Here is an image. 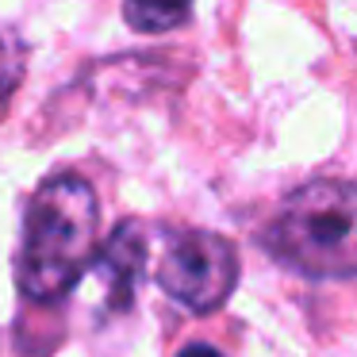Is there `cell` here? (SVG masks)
<instances>
[{
	"label": "cell",
	"instance_id": "obj_2",
	"mask_svg": "<svg viewBox=\"0 0 357 357\" xmlns=\"http://www.w3.org/2000/svg\"><path fill=\"white\" fill-rule=\"evenodd\" d=\"M357 192L349 181L323 177L296 188L261 234V246L288 269L319 280H349L357 269L354 250Z\"/></svg>",
	"mask_w": 357,
	"mask_h": 357
},
{
	"label": "cell",
	"instance_id": "obj_3",
	"mask_svg": "<svg viewBox=\"0 0 357 357\" xmlns=\"http://www.w3.org/2000/svg\"><path fill=\"white\" fill-rule=\"evenodd\" d=\"M238 280V254L215 231H173L158 261V284L192 315L223 307Z\"/></svg>",
	"mask_w": 357,
	"mask_h": 357
},
{
	"label": "cell",
	"instance_id": "obj_4",
	"mask_svg": "<svg viewBox=\"0 0 357 357\" xmlns=\"http://www.w3.org/2000/svg\"><path fill=\"white\" fill-rule=\"evenodd\" d=\"M93 261L104 280V303L112 311H127L135 300V288L142 280V269H146V234H142V227L139 223L116 227V234L104 242L100 257L93 254Z\"/></svg>",
	"mask_w": 357,
	"mask_h": 357
},
{
	"label": "cell",
	"instance_id": "obj_1",
	"mask_svg": "<svg viewBox=\"0 0 357 357\" xmlns=\"http://www.w3.org/2000/svg\"><path fill=\"white\" fill-rule=\"evenodd\" d=\"M96 196L73 173L39 185L24 215V242L16 257L20 292L35 303H54L81 280L96 254Z\"/></svg>",
	"mask_w": 357,
	"mask_h": 357
},
{
	"label": "cell",
	"instance_id": "obj_5",
	"mask_svg": "<svg viewBox=\"0 0 357 357\" xmlns=\"http://www.w3.org/2000/svg\"><path fill=\"white\" fill-rule=\"evenodd\" d=\"M192 12V0H123V20L142 35H165L181 27Z\"/></svg>",
	"mask_w": 357,
	"mask_h": 357
},
{
	"label": "cell",
	"instance_id": "obj_7",
	"mask_svg": "<svg viewBox=\"0 0 357 357\" xmlns=\"http://www.w3.org/2000/svg\"><path fill=\"white\" fill-rule=\"evenodd\" d=\"M177 357H223V354H219L215 346H208V342H192V346H185Z\"/></svg>",
	"mask_w": 357,
	"mask_h": 357
},
{
	"label": "cell",
	"instance_id": "obj_6",
	"mask_svg": "<svg viewBox=\"0 0 357 357\" xmlns=\"http://www.w3.org/2000/svg\"><path fill=\"white\" fill-rule=\"evenodd\" d=\"M12 85H16V66L0 62V112H4V104H8V96H12Z\"/></svg>",
	"mask_w": 357,
	"mask_h": 357
}]
</instances>
